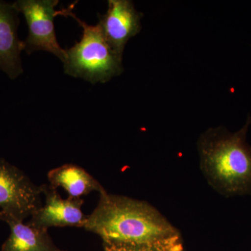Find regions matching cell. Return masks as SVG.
Here are the masks:
<instances>
[{
    "instance_id": "obj_9",
    "label": "cell",
    "mask_w": 251,
    "mask_h": 251,
    "mask_svg": "<svg viewBox=\"0 0 251 251\" xmlns=\"http://www.w3.org/2000/svg\"><path fill=\"white\" fill-rule=\"evenodd\" d=\"M0 221L10 227L9 237L5 241L1 251H57L47 229L36 228L23 224L13 216L0 211Z\"/></svg>"
},
{
    "instance_id": "obj_2",
    "label": "cell",
    "mask_w": 251,
    "mask_h": 251,
    "mask_svg": "<svg viewBox=\"0 0 251 251\" xmlns=\"http://www.w3.org/2000/svg\"><path fill=\"white\" fill-rule=\"evenodd\" d=\"M251 117L234 133L211 128L198 142L201 166L211 185L227 195L251 193V146L247 133Z\"/></svg>"
},
{
    "instance_id": "obj_4",
    "label": "cell",
    "mask_w": 251,
    "mask_h": 251,
    "mask_svg": "<svg viewBox=\"0 0 251 251\" xmlns=\"http://www.w3.org/2000/svg\"><path fill=\"white\" fill-rule=\"evenodd\" d=\"M58 2L57 0H19L14 5L27 21L29 34L23 41L26 52L47 51L64 62L66 50L59 46L54 27V18L60 15V11L55 10Z\"/></svg>"
},
{
    "instance_id": "obj_6",
    "label": "cell",
    "mask_w": 251,
    "mask_h": 251,
    "mask_svg": "<svg viewBox=\"0 0 251 251\" xmlns=\"http://www.w3.org/2000/svg\"><path fill=\"white\" fill-rule=\"evenodd\" d=\"M143 17L130 0H109L107 12L99 15L98 24L104 37L120 59L127 42L141 30Z\"/></svg>"
},
{
    "instance_id": "obj_8",
    "label": "cell",
    "mask_w": 251,
    "mask_h": 251,
    "mask_svg": "<svg viewBox=\"0 0 251 251\" xmlns=\"http://www.w3.org/2000/svg\"><path fill=\"white\" fill-rule=\"evenodd\" d=\"M18 13L14 4L0 1V69L11 79L23 73L21 52L24 42L18 39Z\"/></svg>"
},
{
    "instance_id": "obj_11",
    "label": "cell",
    "mask_w": 251,
    "mask_h": 251,
    "mask_svg": "<svg viewBox=\"0 0 251 251\" xmlns=\"http://www.w3.org/2000/svg\"><path fill=\"white\" fill-rule=\"evenodd\" d=\"M104 251H184L179 233L154 242L142 244H103Z\"/></svg>"
},
{
    "instance_id": "obj_12",
    "label": "cell",
    "mask_w": 251,
    "mask_h": 251,
    "mask_svg": "<svg viewBox=\"0 0 251 251\" xmlns=\"http://www.w3.org/2000/svg\"><path fill=\"white\" fill-rule=\"evenodd\" d=\"M57 251H61L60 249H59V250Z\"/></svg>"
},
{
    "instance_id": "obj_3",
    "label": "cell",
    "mask_w": 251,
    "mask_h": 251,
    "mask_svg": "<svg viewBox=\"0 0 251 251\" xmlns=\"http://www.w3.org/2000/svg\"><path fill=\"white\" fill-rule=\"evenodd\" d=\"M61 15L74 18L82 28L80 41L66 50L63 62L66 74L95 84L108 82L124 72L122 59L108 45L99 24H86L70 9L63 10Z\"/></svg>"
},
{
    "instance_id": "obj_10",
    "label": "cell",
    "mask_w": 251,
    "mask_h": 251,
    "mask_svg": "<svg viewBox=\"0 0 251 251\" xmlns=\"http://www.w3.org/2000/svg\"><path fill=\"white\" fill-rule=\"evenodd\" d=\"M50 185L62 187L69 197L79 198L92 191L99 193L105 190L101 184L83 168L74 164H64L51 170L48 173Z\"/></svg>"
},
{
    "instance_id": "obj_7",
    "label": "cell",
    "mask_w": 251,
    "mask_h": 251,
    "mask_svg": "<svg viewBox=\"0 0 251 251\" xmlns=\"http://www.w3.org/2000/svg\"><path fill=\"white\" fill-rule=\"evenodd\" d=\"M41 188L45 204L32 214L28 225L47 230L52 227H84L87 216L82 211V198L63 199L51 185L43 184Z\"/></svg>"
},
{
    "instance_id": "obj_5",
    "label": "cell",
    "mask_w": 251,
    "mask_h": 251,
    "mask_svg": "<svg viewBox=\"0 0 251 251\" xmlns=\"http://www.w3.org/2000/svg\"><path fill=\"white\" fill-rule=\"evenodd\" d=\"M41 194V186L0 158V211L23 221L42 206Z\"/></svg>"
},
{
    "instance_id": "obj_1",
    "label": "cell",
    "mask_w": 251,
    "mask_h": 251,
    "mask_svg": "<svg viewBox=\"0 0 251 251\" xmlns=\"http://www.w3.org/2000/svg\"><path fill=\"white\" fill-rule=\"evenodd\" d=\"M99 194L98 204L87 216L84 228L99 235L103 244H142L179 233L148 202L105 190Z\"/></svg>"
}]
</instances>
